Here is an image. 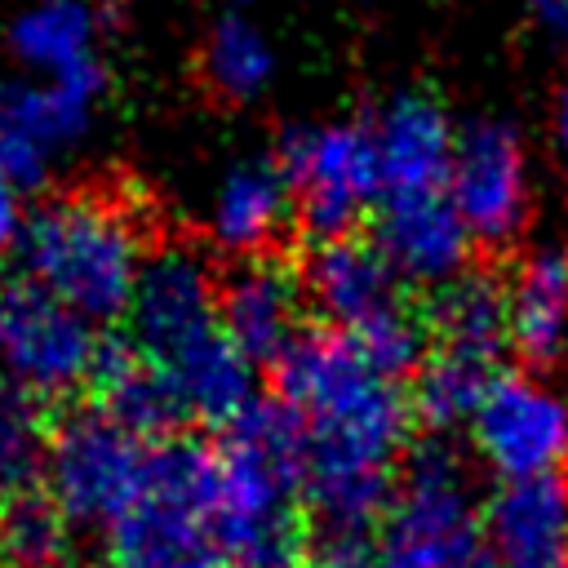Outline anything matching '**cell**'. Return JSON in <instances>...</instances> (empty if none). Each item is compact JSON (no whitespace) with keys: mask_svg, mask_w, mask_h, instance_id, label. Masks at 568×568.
I'll return each instance as SVG.
<instances>
[{"mask_svg":"<svg viewBox=\"0 0 568 568\" xmlns=\"http://www.w3.org/2000/svg\"><path fill=\"white\" fill-rule=\"evenodd\" d=\"M444 191L475 244H510L528 222V160L519 133L497 120L462 129Z\"/></svg>","mask_w":568,"mask_h":568,"instance_id":"obj_11","label":"cell"},{"mask_svg":"<svg viewBox=\"0 0 568 568\" xmlns=\"http://www.w3.org/2000/svg\"><path fill=\"white\" fill-rule=\"evenodd\" d=\"M217 311L226 337L253 359V364H275L306 328V280L302 266H293L280 253H257L244 257L222 275L217 288Z\"/></svg>","mask_w":568,"mask_h":568,"instance_id":"obj_13","label":"cell"},{"mask_svg":"<svg viewBox=\"0 0 568 568\" xmlns=\"http://www.w3.org/2000/svg\"><path fill=\"white\" fill-rule=\"evenodd\" d=\"M22 200L27 195L9 178H0V248H13L18 235H22V226H27V204Z\"/></svg>","mask_w":568,"mask_h":568,"instance_id":"obj_28","label":"cell"},{"mask_svg":"<svg viewBox=\"0 0 568 568\" xmlns=\"http://www.w3.org/2000/svg\"><path fill=\"white\" fill-rule=\"evenodd\" d=\"M293 186L284 178V169L271 160H248L235 164L213 200V235L217 244H226L240 257H257V253H275L280 231L293 217Z\"/></svg>","mask_w":568,"mask_h":568,"instance_id":"obj_19","label":"cell"},{"mask_svg":"<svg viewBox=\"0 0 568 568\" xmlns=\"http://www.w3.org/2000/svg\"><path fill=\"white\" fill-rule=\"evenodd\" d=\"M528 9L555 40H568V0H528Z\"/></svg>","mask_w":568,"mask_h":568,"instance_id":"obj_29","label":"cell"},{"mask_svg":"<svg viewBox=\"0 0 568 568\" xmlns=\"http://www.w3.org/2000/svg\"><path fill=\"white\" fill-rule=\"evenodd\" d=\"M102 13L93 0H36L9 27V49L40 80L98 62Z\"/></svg>","mask_w":568,"mask_h":568,"instance_id":"obj_22","label":"cell"},{"mask_svg":"<svg viewBox=\"0 0 568 568\" xmlns=\"http://www.w3.org/2000/svg\"><path fill=\"white\" fill-rule=\"evenodd\" d=\"M302 430L280 399H257L217 444L213 550L240 568H302Z\"/></svg>","mask_w":568,"mask_h":568,"instance_id":"obj_3","label":"cell"},{"mask_svg":"<svg viewBox=\"0 0 568 568\" xmlns=\"http://www.w3.org/2000/svg\"><path fill=\"white\" fill-rule=\"evenodd\" d=\"M98 351L102 337L84 315L67 311L22 275L0 280V364L9 382L40 399L67 395L93 377Z\"/></svg>","mask_w":568,"mask_h":568,"instance_id":"obj_9","label":"cell"},{"mask_svg":"<svg viewBox=\"0 0 568 568\" xmlns=\"http://www.w3.org/2000/svg\"><path fill=\"white\" fill-rule=\"evenodd\" d=\"M275 164L284 169V178L293 186V204H297L302 222L320 240L351 235L359 213L377 209V200H382L377 146H373V129L364 120L288 129L280 138Z\"/></svg>","mask_w":568,"mask_h":568,"instance_id":"obj_8","label":"cell"},{"mask_svg":"<svg viewBox=\"0 0 568 568\" xmlns=\"http://www.w3.org/2000/svg\"><path fill=\"white\" fill-rule=\"evenodd\" d=\"M373 146H377V173H382V200L390 195H426L448 186L457 129L448 124L444 106L422 93H399L390 106H382L377 120H368Z\"/></svg>","mask_w":568,"mask_h":568,"instance_id":"obj_16","label":"cell"},{"mask_svg":"<svg viewBox=\"0 0 568 568\" xmlns=\"http://www.w3.org/2000/svg\"><path fill=\"white\" fill-rule=\"evenodd\" d=\"M200 568H240V564H231V559H222V555H213L209 564H200Z\"/></svg>","mask_w":568,"mask_h":568,"instance_id":"obj_31","label":"cell"},{"mask_svg":"<svg viewBox=\"0 0 568 568\" xmlns=\"http://www.w3.org/2000/svg\"><path fill=\"white\" fill-rule=\"evenodd\" d=\"M501 377V368L493 364H479V359H466V355H448V351H430L413 390H408V404H413V417L430 430H453V426H470L484 390Z\"/></svg>","mask_w":568,"mask_h":568,"instance_id":"obj_24","label":"cell"},{"mask_svg":"<svg viewBox=\"0 0 568 568\" xmlns=\"http://www.w3.org/2000/svg\"><path fill=\"white\" fill-rule=\"evenodd\" d=\"M377 568H501L488 550L466 462L444 439L408 453L377 541Z\"/></svg>","mask_w":568,"mask_h":568,"instance_id":"obj_5","label":"cell"},{"mask_svg":"<svg viewBox=\"0 0 568 568\" xmlns=\"http://www.w3.org/2000/svg\"><path fill=\"white\" fill-rule=\"evenodd\" d=\"M217 488V448L195 439H155L138 501L106 528L115 568H200L209 564V506Z\"/></svg>","mask_w":568,"mask_h":568,"instance_id":"obj_6","label":"cell"},{"mask_svg":"<svg viewBox=\"0 0 568 568\" xmlns=\"http://www.w3.org/2000/svg\"><path fill=\"white\" fill-rule=\"evenodd\" d=\"M368 240L390 262L399 284L448 288L453 280H462L470 271V257H475V235L462 222L448 191L377 200Z\"/></svg>","mask_w":568,"mask_h":568,"instance_id":"obj_12","label":"cell"},{"mask_svg":"<svg viewBox=\"0 0 568 568\" xmlns=\"http://www.w3.org/2000/svg\"><path fill=\"white\" fill-rule=\"evenodd\" d=\"M151 444L98 408L71 413L53 426L44 493L67 524L111 528L142 493Z\"/></svg>","mask_w":568,"mask_h":568,"instance_id":"obj_7","label":"cell"},{"mask_svg":"<svg viewBox=\"0 0 568 568\" xmlns=\"http://www.w3.org/2000/svg\"><path fill=\"white\" fill-rule=\"evenodd\" d=\"M302 568H377V546L364 532H320L306 546Z\"/></svg>","mask_w":568,"mask_h":568,"instance_id":"obj_27","label":"cell"},{"mask_svg":"<svg viewBox=\"0 0 568 568\" xmlns=\"http://www.w3.org/2000/svg\"><path fill=\"white\" fill-rule=\"evenodd\" d=\"M275 399L302 430V501L324 532H364L390 515L413 404L337 328H306L275 364Z\"/></svg>","mask_w":568,"mask_h":568,"instance_id":"obj_1","label":"cell"},{"mask_svg":"<svg viewBox=\"0 0 568 568\" xmlns=\"http://www.w3.org/2000/svg\"><path fill=\"white\" fill-rule=\"evenodd\" d=\"M13 253L22 280L89 324L120 320L146 266L133 213L102 191H71L31 209Z\"/></svg>","mask_w":568,"mask_h":568,"instance_id":"obj_4","label":"cell"},{"mask_svg":"<svg viewBox=\"0 0 568 568\" xmlns=\"http://www.w3.org/2000/svg\"><path fill=\"white\" fill-rule=\"evenodd\" d=\"M510 351L546 368L568 351V248H532L506 284Z\"/></svg>","mask_w":568,"mask_h":568,"instance_id":"obj_18","label":"cell"},{"mask_svg":"<svg viewBox=\"0 0 568 568\" xmlns=\"http://www.w3.org/2000/svg\"><path fill=\"white\" fill-rule=\"evenodd\" d=\"M479 519L501 568H568V475L497 484Z\"/></svg>","mask_w":568,"mask_h":568,"instance_id":"obj_15","label":"cell"},{"mask_svg":"<svg viewBox=\"0 0 568 568\" xmlns=\"http://www.w3.org/2000/svg\"><path fill=\"white\" fill-rule=\"evenodd\" d=\"M235 4H248V0H235Z\"/></svg>","mask_w":568,"mask_h":568,"instance_id":"obj_33","label":"cell"},{"mask_svg":"<svg viewBox=\"0 0 568 568\" xmlns=\"http://www.w3.org/2000/svg\"><path fill=\"white\" fill-rule=\"evenodd\" d=\"M510 346V306L506 284L484 271H466L448 288H439L430 306V351L466 355L501 368V351Z\"/></svg>","mask_w":568,"mask_h":568,"instance_id":"obj_21","label":"cell"},{"mask_svg":"<svg viewBox=\"0 0 568 568\" xmlns=\"http://www.w3.org/2000/svg\"><path fill=\"white\" fill-rule=\"evenodd\" d=\"M470 444L501 484L559 475L568 462V399L541 377L501 373L470 417Z\"/></svg>","mask_w":568,"mask_h":568,"instance_id":"obj_10","label":"cell"},{"mask_svg":"<svg viewBox=\"0 0 568 568\" xmlns=\"http://www.w3.org/2000/svg\"><path fill=\"white\" fill-rule=\"evenodd\" d=\"M222 271L195 244H160L146 253L129 320V346L164 373L186 422L231 426L257 404V364L226 337L217 311Z\"/></svg>","mask_w":568,"mask_h":568,"instance_id":"obj_2","label":"cell"},{"mask_svg":"<svg viewBox=\"0 0 568 568\" xmlns=\"http://www.w3.org/2000/svg\"><path fill=\"white\" fill-rule=\"evenodd\" d=\"M89 386L98 395V413L142 439H173V430L186 422L178 390L129 342H102Z\"/></svg>","mask_w":568,"mask_h":568,"instance_id":"obj_20","label":"cell"},{"mask_svg":"<svg viewBox=\"0 0 568 568\" xmlns=\"http://www.w3.org/2000/svg\"><path fill=\"white\" fill-rule=\"evenodd\" d=\"M53 426L44 417V399L18 382H0V506L44 488Z\"/></svg>","mask_w":568,"mask_h":568,"instance_id":"obj_23","label":"cell"},{"mask_svg":"<svg viewBox=\"0 0 568 568\" xmlns=\"http://www.w3.org/2000/svg\"><path fill=\"white\" fill-rule=\"evenodd\" d=\"M559 146H564V160H568V89H564V102H559Z\"/></svg>","mask_w":568,"mask_h":568,"instance_id":"obj_30","label":"cell"},{"mask_svg":"<svg viewBox=\"0 0 568 568\" xmlns=\"http://www.w3.org/2000/svg\"><path fill=\"white\" fill-rule=\"evenodd\" d=\"M200 75H204V84H209L213 98L248 102L275 75L271 40L253 22H244V18H222L209 31L204 49H200Z\"/></svg>","mask_w":568,"mask_h":568,"instance_id":"obj_25","label":"cell"},{"mask_svg":"<svg viewBox=\"0 0 568 568\" xmlns=\"http://www.w3.org/2000/svg\"><path fill=\"white\" fill-rule=\"evenodd\" d=\"M44 568H62V564H44Z\"/></svg>","mask_w":568,"mask_h":568,"instance_id":"obj_32","label":"cell"},{"mask_svg":"<svg viewBox=\"0 0 568 568\" xmlns=\"http://www.w3.org/2000/svg\"><path fill=\"white\" fill-rule=\"evenodd\" d=\"M102 89H106L102 58L36 84H13L0 93V124L53 160V151H62L71 138L89 129Z\"/></svg>","mask_w":568,"mask_h":568,"instance_id":"obj_17","label":"cell"},{"mask_svg":"<svg viewBox=\"0 0 568 568\" xmlns=\"http://www.w3.org/2000/svg\"><path fill=\"white\" fill-rule=\"evenodd\" d=\"M62 510L49 501L44 488L22 493L0 506V550L9 555L13 568H44L58 564L62 550Z\"/></svg>","mask_w":568,"mask_h":568,"instance_id":"obj_26","label":"cell"},{"mask_svg":"<svg viewBox=\"0 0 568 568\" xmlns=\"http://www.w3.org/2000/svg\"><path fill=\"white\" fill-rule=\"evenodd\" d=\"M302 280H306V297L315 302V311L346 337L408 306L390 262L377 253L373 240H359V235L320 240L311 257L302 262Z\"/></svg>","mask_w":568,"mask_h":568,"instance_id":"obj_14","label":"cell"}]
</instances>
